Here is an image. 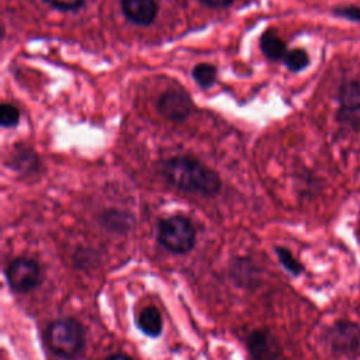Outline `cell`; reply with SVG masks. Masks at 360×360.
<instances>
[{
	"mask_svg": "<svg viewBox=\"0 0 360 360\" xmlns=\"http://www.w3.org/2000/svg\"><path fill=\"white\" fill-rule=\"evenodd\" d=\"M44 1L52 6L53 8H58L62 11H72V10L80 8L84 0H44Z\"/></svg>",
	"mask_w": 360,
	"mask_h": 360,
	"instance_id": "e0dca14e",
	"label": "cell"
},
{
	"mask_svg": "<svg viewBox=\"0 0 360 360\" xmlns=\"http://www.w3.org/2000/svg\"><path fill=\"white\" fill-rule=\"evenodd\" d=\"M338 121L352 129H360V80L342 83L338 93Z\"/></svg>",
	"mask_w": 360,
	"mask_h": 360,
	"instance_id": "5b68a950",
	"label": "cell"
},
{
	"mask_svg": "<svg viewBox=\"0 0 360 360\" xmlns=\"http://www.w3.org/2000/svg\"><path fill=\"white\" fill-rule=\"evenodd\" d=\"M283 62L288 68V70H291V72H301V70H304L308 66L309 56L305 52V49L294 48V49L287 52V55H285Z\"/></svg>",
	"mask_w": 360,
	"mask_h": 360,
	"instance_id": "4fadbf2b",
	"label": "cell"
},
{
	"mask_svg": "<svg viewBox=\"0 0 360 360\" xmlns=\"http://www.w3.org/2000/svg\"><path fill=\"white\" fill-rule=\"evenodd\" d=\"M45 340L53 354L63 359H73L84 346V330L76 319L60 318L49 323Z\"/></svg>",
	"mask_w": 360,
	"mask_h": 360,
	"instance_id": "7a4b0ae2",
	"label": "cell"
},
{
	"mask_svg": "<svg viewBox=\"0 0 360 360\" xmlns=\"http://www.w3.org/2000/svg\"><path fill=\"white\" fill-rule=\"evenodd\" d=\"M158 242L169 252L183 255L194 248L195 229L186 217L173 215L159 222Z\"/></svg>",
	"mask_w": 360,
	"mask_h": 360,
	"instance_id": "3957f363",
	"label": "cell"
},
{
	"mask_svg": "<svg viewBox=\"0 0 360 360\" xmlns=\"http://www.w3.org/2000/svg\"><path fill=\"white\" fill-rule=\"evenodd\" d=\"M138 329L149 338H158L163 330V319L158 308L146 307L136 316Z\"/></svg>",
	"mask_w": 360,
	"mask_h": 360,
	"instance_id": "30bf717a",
	"label": "cell"
},
{
	"mask_svg": "<svg viewBox=\"0 0 360 360\" xmlns=\"http://www.w3.org/2000/svg\"><path fill=\"white\" fill-rule=\"evenodd\" d=\"M200 1L210 7H226L228 4H231L232 0H200Z\"/></svg>",
	"mask_w": 360,
	"mask_h": 360,
	"instance_id": "d6986e66",
	"label": "cell"
},
{
	"mask_svg": "<svg viewBox=\"0 0 360 360\" xmlns=\"http://www.w3.org/2000/svg\"><path fill=\"white\" fill-rule=\"evenodd\" d=\"M248 349L255 360H271L280 352L276 340L264 330H255L249 335Z\"/></svg>",
	"mask_w": 360,
	"mask_h": 360,
	"instance_id": "9c48e42d",
	"label": "cell"
},
{
	"mask_svg": "<svg viewBox=\"0 0 360 360\" xmlns=\"http://www.w3.org/2000/svg\"><path fill=\"white\" fill-rule=\"evenodd\" d=\"M105 360H132L129 356H127V354H121V353H118V354H111V356H108Z\"/></svg>",
	"mask_w": 360,
	"mask_h": 360,
	"instance_id": "ffe728a7",
	"label": "cell"
},
{
	"mask_svg": "<svg viewBox=\"0 0 360 360\" xmlns=\"http://www.w3.org/2000/svg\"><path fill=\"white\" fill-rule=\"evenodd\" d=\"M191 75L200 87L208 89L217 79V69L210 63H200L193 69Z\"/></svg>",
	"mask_w": 360,
	"mask_h": 360,
	"instance_id": "5bb4252c",
	"label": "cell"
},
{
	"mask_svg": "<svg viewBox=\"0 0 360 360\" xmlns=\"http://www.w3.org/2000/svg\"><path fill=\"white\" fill-rule=\"evenodd\" d=\"M333 13L342 18L360 22V7L359 6H346L333 10Z\"/></svg>",
	"mask_w": 360,
	"mask_h": 360,
	"instance_id": "ac0fdd59",
	"label": "cell"
},
{
	"mask_svg": "<svg viewBox=\"0 0 360 360\" xmlns=\"http://www.w3.org/2000/svg\"><path fill=\"white\" fill-rule=\"evenodd\" d=\"M260 49L269 60H284L288 49L285 42L273 31L267 30L260 38Z\"/></svg>",
	"mask_w": 360,
	"mask_h": 360,
	"instance_id": "8fae6325",
	"label": "cell"
},
{
	"mask_svg": "<svg viewBox=\"0 0 360 360\" xmlns=\"http://www.w3.org/2000/svg\"><path fill=\"white\" fill-rule=\"evenodd\" d=\"M158 111L170 121H183L191 112V100L183 90H167L158 101Z\"/></svg>",
	"mask_w": 360,
	"mask_h": 360,
	"instance_id": "52a82bcc",
	"label": "cell"
},
{
	"mask_svg": "<svg viewBox=\"0 0 360 360\" xmlns=\"http://www.w3.org/2000/svg\"><path fill=\"white\" fill-rule=\"evenodd\" d=\"M121 10L131 22L148 25L158 14V4L155 0H121Z\"/></svg>",
	"mask_w": 360,
	"mask_h": 360,
	"instance_id": "ba28073f",
	"label": "cell"
},
{
	"mask_svg": "<svg viewBox=\"0 0 360 360\" xmlns=\"http://www.w3.org/2000/svg\"><path fill=\"white\" fill-rule=\"evenodd\" d=\"M8 285L17 292H28L39 285L41 269L37 262L27 257H17L6 267Z\"/></svg>",
	"mask_w": 360,
	"mask_h": 360,
	"instance_id": "277c9868",
	"label": "cell"
},
{
	"mask_svg": "<svg viewBox=\"0 0 360 360\" xmlns=\"http://www.w3.org/2000/svg\"><path fill=\"white\" fill-rule=\"evenodd\" d=\"M328 340L333 352L354 354L360 347V328L353 322L339 321L329 329Z\"/></svg>",
	"mask_w": 360,
	"mask_h": 360,
	"instance_id": "8992f818",
	"label": "cell"
},
{
	"mask_svg": "<svg viewBox=\"0 0 360 360\" xmlns=\"http://www.w3.org/2000/svg\"><path fill=\"white\" fill-rule=\"evenodd\" d=\"M37 165H38L37 155L31 149H27V148L17 150L14 153V159L11 162V166L21 173L32 172Z\"/></svg>",
	"mask_w": 360,
	"mask_h": 360,
	"instance_id": "7c38bea8",
	"label": "cell"
},
{
	"mask_svg": "<svg viewBox=\"0 0 360 360\" xmlns=\"http://www.w3.org/2000/svg\"><path fill=\"white\" fill-rule=\"evenodd\" d=\"M276 253L278 256L280 263L288 273H291L294 276H298L300 273H302V264L292 256V253L288 249L276 248Z\"/></svg>",
	"mask_w": 360,
	"mask_h": 360,
	"instance_id": "9a60e30c",
	"label": "cell"
},
{
	"mask_svg": "<svg viewBox=\"0 0 360 360\" xmlns=\"http://www.w3.org/2000/svg\"><path fill=\"white\" fill-rule=\"evenodd\" d=\"M166 180L187 193L214 195L221 188V179L217 172L188 156H174L163 165Z\"/></svg>",
	"mask_w": 360,
	"mask_h": 360,
	"instance_id": "6da1fadb",
	"label": "cell"
},
{
	"mask_svg": "<svg viewBox=\"0 0 360 360\" xmlns=\"http://www.w3.org/2000/svg\"><path fill=\"white\" fill-rule=\"evenodd\" d=\"M20 121V111L15 105L4 103L0 107V122L1 127L4 128H10L17 125V122Z\"/></svg>",
	"mask_w": 360,
	"mask_h": 360,
	"instance_id": "2e32d148",
	"label": "cell"
}]
</instances>
